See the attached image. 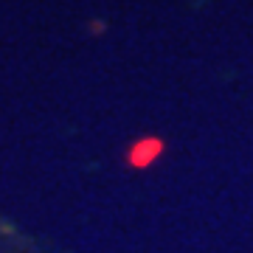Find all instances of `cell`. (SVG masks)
<instances>
[{
    "instance_id": "obj_1",
    "label": "cell",
    "mask_w": 253,
    "mask_h": 253,
    "mask_svg": "<svg viewBox=\"0 0 253 253\" xmlns=\"http://www.w3.org/2000/svg\"><path fill=\"white\" fill-rule=\"evenodd\" d=\"M152 152H158V144H155V141H141V144L132 149V155H129V158H132V163L144 166V163L149 161V155H152Z\"/></svg>"
}]
</instances>
